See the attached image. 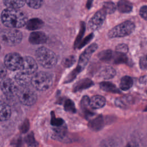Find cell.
<instances>
[{"mask_svg":"<svg viewBox=\"0 0 147 147\" xmlns=\"http://www.w3.org/2000/svg\"><path fill=\"white\" fill-rule=\"evenodd\" d=\"M2 24L7 28H20L25 26L28 21L25 14L19 9L7 7L1 16Z\"/></svg>","mask_w":147,"mask_h":147,"instance_id":"obj_1","label":"cell"},{"mask_svg":"<svg viewBox=\"0 0 147 147\" xmlns=\"http://www.w3.org/2000/svg\"><path fill=\"white\" fill-rule=\"evenodd\" d=\"M53 75L48 72L39 71L34 74L31 79V84L37 90L44 91L48 90L53 84Z\"/></svg>","mask_w":147,"mask_h":147,"instance_id":"obj_2","label":"cell"},{"mask_svg":"<svg viewBox=\"0 0 147 147\" xmlns=\"http://www.w3.org/2000/svg\"><path fill=\"white\" fill-rule=\"evenodd\" d=\"M36 57L39 64L45 68H53L57 61L56 54L51 49L44 47L37 49Z\"/></svg>","mask_w":147,"mask_h":147,"instance_id":"obj_3","label":"cell"},{"mask_svg":"<svg viewBox=\"0 0 147 147\" xmlns=\"http://www.w3.org/2000/svg\"><path fill=\"white\" fill-rule=\"evenodd\" d=\"M22 34L16 28H9L0 32V41L7 46H14L21 42Z\"/></svg>","mask_w":147,"mask_h":147,"instance_id":"obj_4","label":"cell"},{"mask_svg":"<svg viewBox=\"0 0 147 147\" xmlns=\"http://www.w3.org/2000/svg\"><path fill=\"white\" fill-rule=\"evenodd\" d=\"M135 27V24L133 22L126 21L110 30L107 36L110 38L125 37L133 32Z\"/></svg>","mask_w":147,"mask_h":147,"instance_id":"obj_5","label":"cell"},{"mask_svg":"<svg viewBox=\"0 0 147 147\" xmlns=\"http://www.w3.org/2000/svg\"><path fill=\"white\" fill-rule=\"evenodd\" d=\"M98 45L95 43L91 44L88 47L85 51L81 54L79 57L78 66L75 71L72 72L71 76L69 77L70 80H72L75 76H76L80 72H81L89 61L93 53L97 49Z\"/></svg>","mask_w":147,"mask_h":147,"instance_id":"obj_6","label":"cell"},{"mask_svg":"<svg viewBox=\"0 0 147 147\" xmlns=\"http://www.w3.org/2000/svg\"><path fill=\"white\" fill-rule=\"evenodd\" d=\"M23 63V57L16 52L7 53L4 59V64L7 69L15 71L20 70Z\"/></svg>","mask_w":147,"mask_h":147,"instance_id":"obj_7","label":"cell"},{"mask_svg":"<svg viewBox=\"0 0 147 147\" xmlns=\"http://www.w3.org/2000/svg\"><path fill=\"white\" fill-rule=\"evenodd\" d=\"M17 95L20 101L26 106L34 105L37 99L36 94L32 90L26 87H21V88H18Z\"/></svg>","mask_w":147,"mask_h":147,"instance_id":"obj_8","label":"cell"},{"mask_svg":"<svg viewBox=\"0 0 147 147\" xmlns=\"http://www.w3.org/2000/svg\"><path fill=\"white\" fill-rule=\"evenodd\" d=\"M0 88L3 94L9 98L17 95L18 90L16 83L8 78H2L0 82Z\"/></svg>","mask_w":147,"mask_h":147,"instance_id":"obj_9","label":"cell"},{"mask_svg":"<svg viewBox=\"0 0 147 147\" xmlns=\"http://www.w3.org/2000/svg\"><path fill=\"white\" fill-rule=\"evenodd\" d=\"M106 14H107L103 7L97 11L88 21V26L89 29L92 30L99 29L104 22Z\"/></svg>","mask_w":147,"mask_h":147,"instance_id":"obj_10","label":"cell"},{"mask_svg":"<svg viewBox=\"0 0 147 147\" xmlns=\"http://www.w3.org/2000/svg\"><path fill=\"white\" fill-rule=\"evenodd\" d=\"M38 68L36 60L31 56H25L23 57V63L21 71L26 74L32 75L34 74Z\"/></svg>","mask_w":147,"mask_h":147,"instance_id":"obj_11","label":"cell"},{"mask_svg":"<svg viewBox=\"0 0 147 147\" xmlns=\"http://www.w3.org/2000/svg\"><path fill=\"white\" fill-rule=\"evenodd\" d=\"M47 40L46 34L42 32L36 31L31 33L29 37V41L33 44H42Z\"/></svg>","mask_w":147,"mask_h":147,"instance_id":"obj_12","label":"cell"},{"mask_svg":"<svg viewBox=\"0 0 147 147\" xmlns=\"http://www.w3.org/2000/svg\"><path fill=\"white\" fill-rule=\"evenodd\" d=\"M32 77V75L26 74L20 71L16 74L14 79L16 83L20 86L27 87L29 84H31Z\"/></svg>","mask_w":147,"mask_h":147,"instance_id":"obj_13","label":"cell"},{"mask_svg":"<svg viewBox=\"0 0 147 147\" xmlns=\"http://www.w3.org/2000/svg\"><path fill=\"white\" fill-rule=\"evenodd\" d=\"M90 106L92 109H98L103 107L106 103L105 98L101 95H94L90 99Z\"/></svg>","mask_w":147,"mask_h":147,"instance_id":"obj_14","label":"cell"},{"mask_svg":"<svg viewBox=\"0 0 147 147\" xmlns=\"http://www.w3.org/2000/svg\"><path fill=\"white\" fill-rule=\"evenodd\" d=\"M10 107L5 102L0 100V121L9 119L11 116Z\"/></svg>","mask_w":147,"mask_h":147,"instance_id":"obj_15","label":"cell"},{"mask_svg":"<svg viewBox=\"0 0 147 147\" xmlns=\"http://www.w3.org/2000/svg\"><path fill=\"white\" fill-rule=\"evenodd\" d=\"M44 25V22L40 18H33L28 20L25 26L29 30H35L40 29Z\"/></svg>","mask_w":147,"mask_h":147,"instance_id":"obj_16","label":"cell"},{"mask_svg":"<svg viewBox=\"0 0 147 147\" xmlns=\"http://www.w3.org/2000/svg\"><path fill=\"white\" fill-rule=\"evenodd\" d=\"M105 125V121L103 117L101 115L98 116L96 118L91 121L89 122L90 127L95 131L100 130Z\"/></svg>","mask_w":147,"mask_h":147,"instance_id":"obj_17","label":"cell"},{"mask_svg":"<svg viewBox=\"0 0 147 147\" xmlns=\"http://www.w3.org/2000/svg\"><path fill=\"white\" fill-rule=\"evenodd\" d=\"M116 74L115 69L111 66L104 67L100 72V76L105 79H112Z\"/></svg>","mask_w":147,"mask_h":147,"instance_id":"obj_18","label":"cell"},{"mask_svg":"<svg viewBox=\"0 0 147 147\" xmlns=\"http://www.w3.org/2000/svg\"><path fill=\"white\" fill-rule=\"evenodd\" d=\"M117 9L121 13H130L133 9L132 5L126 0H119L117 3Z\"/></svg>","mask_w":147,"mask_h":147,"instance_id":"obj_19","label":"cell"},{"mask_svg":"<svg viewBox=\"0 0 147 147\" xmlns=\"http://www.w3.org/2000/svg\"><path fill=\"white\" fill-rule=\"evenodd\" d=\"M94 85L93 82L90 79H83L82 80H79L76 84H75L74 87V90L75 91L82 90L87 88H89L90 87Z\"/></svg>","mask_w":147,"mask_h":147,"instance_id":"obj_20","label":"cell"},{"mask_svg":"<svg viewBox=\"0 0 147 147\" xmlns=\"http://www.w3.org/2000/svg\"><path fill=\"white\" fill-rule=\"evenodd\" d=\"M100 88L106 91L109 92L113 93H120V91L119 89L117 88V87L112 83L109 82H102L99 84Z\"/></svg>","mask_w":147,"mask_h":147,"instance_id":"obj_21","label":"cell"},{"mask_svg":"<svg viewBox=\"0 0 147 147\" xmlns=\"http://www.w3.org/2000/svg\"><path fill=\"white\" fill-rule=\"evenodd\" d=\"M133 84V80L132 78L129 76H124L121 79L119 87L122 90L126 91L130 89Z\"/></svg>","mask_w":147,"mask_h":147,"instance_id":"obj_22","label":"cell"},{"mask_svg":"<svg viewBox=\"0 0 147 147\" xmlns=\"http://www.w3.org/2000/svg\"><path fill=\"white\" fill-rule=\"evenodd\" d=\"M3 4L7 7L20 9L24 6L25 0H3Z\"/></svg>","mask_w":147,"mask_h":147,"instance_id":"obj_23","label":"cell"},{"mask_svg":"<svg viewBox=\"0 0 147 147\" xmlns=\"http://www.w3.org/2000/svg\"><path fill=\"white\" fill-rule=\"evenodd\" d=\"M114 52L110 49L104 50L99 52L98 55V58L103 61H109L113 59Z\"/></svg>","mask_w":147,"mask_h":147,"instance_id":"obj_24","label":"cell"},{"mask_svg":"<svg viewBox=\"0 0 147 147\" xmlns=\"http://www.w3.org/2000/svg\"><path fill=\"white\" fill-rule=\"evenodd\" d=\"M114 63L116 64H122V63H126L128 61V58L125 53H119L115 51L114 54Z\"/></svg>","mask_w":147,"mask_h":147,"instance_id":"obj_25","label":"cell"},{"mask_svg":"<svg viewBox=\"0 0 147 147\" xmlns=\"http://www.w3.org/2000/svg\"><path fill=\"white\" fill-rule=\"evenodd\" d=\"M89 102L90 98L87 96H84V97L82 99L81 105L83 110L85 111L87 115H92L93 113L89 109V108H91Z\"/></svg>","mask_w":147,"mask_h":147,"instance_id":"obj_26","label":"cell"},{"mask_svg":"<svg viewBox=\"0 0 147 147\" xmlns=\"http://www.w3.org/2000/svg\"><path fill=\"white\" fill-rule=\"evenodd\" d=\"M25 2L30 7L38 9L42 6L44 0H25Z\"/></svg>","mask_w":147,"mask_h":147,"instance_id":"obj_27","label":"cell"},{"mask_svg":"<svg viewBox=\"0 0 147 147\" xmlns=\"http://www.w3.org/2000/svg\"><path fill=\"white\" fill-rule=\"evenodd\" d=\"M103 8L105 9L107 14H112L116 10L115 5L112 2H106L103 4Z\"/></svg>","mask_w":147,"mask_h":147,"instance_id":"obj_28","label":"cell"},{"mask_svg":"<svg viewBox=\"0 0 147 147\" xmlns=\"http://www.w3.org/2000/svg\"><path fill=\"white\" fill-rule=\"evenodd\" d=\"M130 98L129 97H125L123 98H117L115 101V103L117 106L119 107H124L126 103H129L130 102Z\"/></svg>","mask_w":147,"mask_h":147,"instance_id":"obj_29","label":"cell"},{"mask_svg":"<svg viewBox=\"0 0 147 147\" xmlns=\"http://www.w3.org/2000/svg\"><path fill=\"white\" fill-rule=\"evenodd\" d=\"M64 108L66 111L70 112H75L76 110L74 103L72 102V100L69 99L65 101L64 103Z\"/></svg>","mask_w":147,"mask_h":147,"instance_id":"obj_30","label":"cell"},{"mask_svg":"<svg viewBox=\"0 0 147 147\" xmlns=\"http://www.w3.org/2000/svg\"><path fill=\"white\" fill-rule=\"evenodd\" d=\"M129 48L126 44H119L117 45L115 48V51L119 53H126L128 52Z\"/></svg>","mask_w":147,"mask_h":147,"instance_id":"obj_31","label":"cell"},{"mask_svg":"<svg viewBox=\"0 0 147 147\" xmlns=\"http://www.w3.org/2000/svg\"><path fill=\"white\" fill-rule=\"evenodd\" d=\"M75 61V57L73 56H71L64 60V65H65L66 67H69L74 63Z\"/></svg>","mask_w":147,"mask_h":147,"instance_id":"obj_32","label":"cell"},{"mask_svg":"<svg viewBox=\"0 0 147 147\" xmlns=\"http://www.w3.org/2000/svg\"><path fill=\"white\" fill-rule=\"evenodd\" d=\"M140 67L142 70L147 69V60L145 57H141L139 61Z\"/></svg>","mask_w":147,"mask_h":147,"instance_id":"obj_33","label":"cell"},{"mask_svg":"<svg viewBox=\"0 0 147 147\" xmlns=\"http://www.w3.org/2000/svg\"><path fill=\"white\" fill-rule=\"evenodd\" d=\"M140 15L145 20H147V5L142 6L140 10Z\"/></svg>","mask_w":147,"mask_h":147,"instance_id":"obj_34","label":"cell"},{"mask_svg":"<svg viewBox=\"0 0 147 147\" xmlns=\"http://www.w3.org/2000/svg\"><path fill=\"white\" fill-rule=\"evenodd\" d=\"M93 37H94L93 33H91V34H89L88 36H87V37L83 40V41L82 42L81 44L80 45L79 48H82L83 47H84L85 45H86L87 43H88V42H90V41H91V40L92 39Z\"/></svg>","mask_w":147,"mask_h":147,"instance_id":"obj_35","label":"cell"},{"mask_svg":"<svg viewBox=\"0 0 147 147\" xmlns=\"http://www.w3.org/2000/svg\"><path fill=\"white\" fill-rule=\"evenodd\" d=\"M6 67H5V64L3 65L2 64H0V78H3L6 74Z\"/></svg>","mask_w":147,"mask_h":147,"instance_id":"obj_36","label":"cell"},{"mask_svg":"<svg viewBox=\"0 0 147 147\" xmlns=\"http://www.w3.org/2000/svg\"><path fill=\"white\" fill-rule=\"evenodd\" d=\"M63 122V120H61V119H56L54 117H52V123L53 125H55L56 126H59L62 124Z\"/></svg>","mask_w":147,"mask_h":147,"instance_id":"obj_37","label":"cell"},{"mask_svg":"<svg viewBox=\"0 0 147 147\" xmlns=\"http://www.w3.org/2000/svg\"><path fill=\"white\" fill-rule=\"evenodd\" d=\"M139 81H140V83H145L146 82V76H141L140 78Z\"/></svg>","mask_w":147,"mask_h":147,"instance_id":"obj_38","label":"cell"},{"mask_svg":"<svg viewBox=\"0 0 147 147\" xmlns=\"http://www.w3.org/2000/svg\"><path fill=\"white\" fill-rule=\"evenodd\" d=\"M92 1L93 0H87V4H86V7L87 9H90L91 6H92Z\"/></svg>","mask_w":147,"mask_h":147,"instance_id":"obj_39","label":"cell"},{"mask_svg":"<svg viewBox=\"0 0 147 147\" xmlns=\"http://www.w3.org/2000/svg\"><path fill=\"white\" fill-rule=\"evenodd\" d=\"M146 60H147V56H146Z\"/></svg>","mask_w":147,"mask_h":147,"instance_id":"obj_40","label":"cell"},{"mask_svg":"<svg viewBox=\"0 0 147 147\" xmlns=\"http://www.w3.org/2000/svg\"><path fill=\"white\" fill-rule=\"evenodd\" d=\"M0 51H1V44H0Z\"/></svg>","mask_w":147,"mask_h":147,"instance_id":"obj_41","label":"cell"},{"mask_svg":"<svg viewBox=\"0 0 147 147\" xmlns=\"http://www.w3.org/2000/svg\"><path fill=\"white\" fill-rule=\"evenodd\" d=\"M146 94H147V91H146Z\"/></svg>","mask_w":147,"mask_h":147,"instance_id":"obj_42","label":"cell"}]
</instances>
